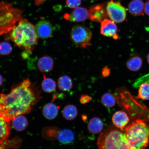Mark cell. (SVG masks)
<instances>
[{
    "label": "cell",
    "instance_id": "6da1fadb",
    "mask_svg": "<svg viewBox=\"0 0 149 149\" xmlns=\"http://www.w3.org/2000/svg\"><path fill=\"white\" fill-rule=\"evenodd\" d=\"M41 98L40 91L29 79L12 87L8 94H0V117L10 122L18 115L30 112Z\"/></svg>",
    "mask_w": 149,
    "mask_h": 149
},
{
    "label": "cell",
    "instance_id": "7a4b0ae2",
    "mask_svg": "<svg viewBox=\"0 0 149 149\" xmlns=\"http://www.w3.org/2000/svg\"><path fill=\"white\" fill-rule=\"evenodd\" d=\"M9 33L8 38L21 49L31 51L37 44L35 27L25 19H20Z\"/></svg>",
    "mask_w": 149,
    "mask_h": 149
},
{
    "label": "cell",
    "instance_id": "3957f363",
    "mask_svg": "<svg viewBox=\"0 0 149 149\" xmlns=\"http://www.w3.org/2000/svg\"><path fill=\"white\" fill-rule=\"evenodd\" d=\"M131 149H145L149 143V126L144 120H137L125 129Z\"/></svg>",
    "mask_w": 149,
    "mask_h": 149
},
{
    "label": "cell",
    "instance_id": "277c9868",
    "mask_svg": "<svg viewBox=\"0 0 149 149\" xmlns=\"http://www.w3.org/2000/svg\"><path fill=\"white\" fill-rule=\"evenodd\" d=\"M98 149H131L125 133L110 127L98 137Z\"/></svg>",
    "mask_w": 149,
    "mask_h": 149
},
{
    "label": "cell",
    "instance_id": "5b68a950",
    "mask_svg": "<svg viewBox=\"0 0 149 149\" xmlns=\"http://www.w3.org/2000/svg\"><path fill=\"white\" fill-rule=\"evenodd\" d=\"M92 37L90 29L84 26H74L71 31V40L75 45L79 47L85 48L88 46Z\"/></svg>",
    "mask_w": 149,
    "mask_h": 149
},
{
    "label": "cell",
    "instance_id": "8992f818",
    "mask_svg": "<svg viewBox=\"0 0 149 149\" xmlns=\"http://www.w3.org/2000/svg\"><path fill=\"white\" fill-rule=\"evenodd\" d=\"M16 11L6 6L4 14H0V36L9 33L20 20V14H14Z\"/></svg>",
    "mask_w": 149,
    "mask_h": 149
},
{
    "label": "cell",
    "instance_id": "52a82bcc",
    "mask_svg": "<svg viewBox=\"0 0 149 149\" xmlns=\"http://www.w3.org/2000/svg\"><path fill=\"white\" fill-rule=\"evenodd\" d=\"M108 16L115 23H122L125 20L126 12L125 8L118 2L112 0L108 2L106 6Z\"/></svg>",
    "mask_w": 149,
    "mask_h": 149
},
{
    "label": "cell",
    "instance_id": "ba28073f",
    "mask_svg": "<svg viewBox=\"0 0 149 149\" xmlns=\"http://www.w3.org/2000/svg\"><path fill=\"white\" fill-rule=\"evenodd\" d=\"M89 18L93 22H101L107 17L106 7L103 4L96 5L91 7L88 11Z\"/></svg>",
    "mask_w": 149,
    "mask_h": 149
},
{
    "label": "cell",
    "instance_id": "9c48e42d",
    "mask_svg": "<svg viewBox=\"0 0 149 149\" xmlns=\"http://www.w3.org/2000/svg\"><path fill=\"white\" fill-rule=\"evenodd\" d=\"M117 32L118 28L112 20L106 19L101 22L100 33L102 35L117 40L118 38Z\"/></svg>",
    "mask_w": 149,
    "mask_h": 149
},
{
    "label": "cell",
    "instance_id": "30bf717a",
    "mask_svg": "<svg viewBox=\"0 0 149 149\" xmlns=\"http://www.w3.org/2000/svg\"><path fill=\"white\" fill-rule=\"evenodd\" d=\"M37 37L40 38L45 39L52 36L53 27L49 22L42 20L39 22L35 27Z\"/></svg>",
    "mask_w": 149,
    "mask_h": 149
},
{
    "label": "cell",
    "instance_id": "8fae6325",
    "mask_svg": "<svg viewBox=\"0 0 149 149\" xmlns=\"http://www.w3.org/2000/svg\"><path fill=\"white\" fill-rule=\"evenodd\" d=\"M64 17L67 20L72 22L84 21L89 18L88 11L82 7L76 8L70 14H66Z\"/></svg>",
    "mask_w": 149,
    "mask_h": 149
},
{
    "label": "cell",
    "instance_id": "7c38bea8",
    "mask_svg": "<svg viewBox=\"0 0 149 149\" xmlns=\"http://www.w3.org/2000/svg\"><path fill=\"white\" fill-rule=\"evenodd\" d=\"M112 120L113 124L117 127L123 130L130 122L129 117L124 111H118L113 115Z\"/></svg>",
    "mask_w": 149,
    "mask_h": 149
},
{
    "label": "cell",
    "instance_id": "4fadbf2b",
    "mask_svg": "<svg viewBox=\"0 0 149 149\" xmlns=\"http://www.w3.org/2000/svg\"><path fill=\"white\" fill-rule=\"evenodd\" d=\"M54 61L49 56H44L39 58L37 63V67L40 71L47 72L51 71L54 67Z\"/></svg>",
    "mask_w": 149,
    "mask_h": 149
},
{
    "label": "cell",
    "instance_id": "5bb4252c",
    "mask_svg": "<svg viewBox=\"0 0 149 149\" xmlns=\"http://www.w3.org/2000/svg\"><path fill=\"white\" fill-rule=\"evenodd\" d=\"M59 107L53 102H49L45 104L42 109L44 116L48 120L54 119L58 114Z\"/></svg>",
    "mask_w": 149,
    "mask_h": 149
},
{
    "label": "cell",
    "instance_id": "9a60e30c",
    "mask_svg": "<svg viewBox=\"0 0 149 149\" xmlns=\"http://www.w3.org/2000/svg\"><path fill=\"white\" fill-rule=\"evenodd\" d=\"M144 5L142 0H132L128 5L130 13L134 16L143 15L144 11Z\"/></svg>",
    "mask_w": 149,
    "mask_h": 149
},
{
    "label": "cell",
    "instance_id": "2e32d148",
    "mask_svg": "<svg viewBox=\"0 0 149 149\" xmlns=\"http://www.w3.org/2000/svg\"><path fill=\"white\" fill-rule=\"evenodd\" d=\"M10 132V123L0 117V145H4L3 143L9 137Z\"/></svg>",
    "mask_w": 149,
    "mask_h": 149
},
{
    "label": "cell",
    "instance_id": "e0dca14e",
    "mask_svg": "<svg viewBox=\"0 0 149 149\" xmlns=\"http://www.w3.org/2000/svg\"><path fill=\"white\" fill-rule=\"evenodd\" d=\"M88 131L93 134H97L101 132L104 128L103 121L98 117L91 118L88 124Z\"/></svg>",
    "mask_w": 149,
    "mask_h": 149
},
{
    "label": "cell",
    "instance_id": "ac0fdd59",
    "mask_svg": "<svg viewBox=\"0 0 149 149\" xmlns=\"http://www.w3.org/2000/svg\"><path fill=\"white\" fill-rule=\"evenodd\" d=\"M57 139L62 144H67L72 143L74 139V135L72 130L68 129L59 130Z\"/></svg>",
    "mask_w": 149,
    "mask_h": 149
},
{
    "label": "cell",
    "instance_id": "d6986e66",
    "mask_svg": "<svg viewBox=\"0 0 149 149\" xmlns=\"http://www.w3.org/2000/svg\"><path fill=\"white\" fill-rule=\"evenodd\" d=\"M57 84L59 89L64 92L70 91L73 86L72 80L68 75L60 76L58 80Z\"/></svg>",
    "mask_w": 149,
    "mask_h": 149
},
{
    "label": "cell",
    "instance_id": "ffe728a7",
    "mask_svg": "<svg viewBox=\"0 0 149 149\" xmlns=\"http://www.w3.org/2000/svg\"><path fill=\"white\" fill-rule=\"evenodd\" d=\"M12 125L14 129L18 131H22L27 127L28 122L23 115H18L13 119Z\"/></svg>",
    "mask_w": 149,
    "mask_h": 149
},
{
    "label": "cell",
    "instance_id": "44dd1931",
    "mask_svg": "<svg viewBox=\"0 0 149 149\" xmlns=\"http://www.w3.org/2000/svg\"><path fill=\"white\" fill-rule=\"evenodd\" d=\"M64 118L68 120H72L75 119L78 115L77 107L72 104L67 105L64 107L62 111Z\"/></svg>",
    "mask_w": 149,
    "mask_h": 149
},
{
    "label": "cell",
    "instance_id": "7402d4cb",
    "mask_svg": "<svg viewBox=\"0 0 149 149\" xmlns=\"http://www.w3.org/2000/svg\"><path fill=\"white\" fill-rule=\"evenodd\" d=\"M142 59L137 56H134L128 59L127 62V66L128 69L132 71H137L142 66Z\"/></svg>",
    "mask_w": 149,
    "mask_h": 149
},
{
    "label": "cell",
    "instance_id": "603a6c76",
    "mask_svg": "<svg viewBox=\"0 0 149 149\" xmlns=\"http://www.w3.org/2000/svg\"><path fill=\"white\" fill-rule=\"evenodd\" d=\"M41 85L44 92L49 93L54 92L56 87L55 81L51 78L46 77L45 75H43Z\"/></svg>",
    "mask_w": 149,
    "mask_h": 149
},
{
    "label": "cell",
    "instance_id": "cb8c5ba5",
    "mask_svg": "<svg viewBox=\"0 0 149 149\" xmlns=\"http://www.w3.org/2000/svg\"><path fill=\"white\" fill-rule=\"evenodd\" d=\"M116 102V96L111 93H106L102 95L100 101L102 105L108 108L114 107Z\"/></svg>",
    "mask_w": 149,
    "mask_h": 149
},
{
    "label": "cell",
    "instance_id": "d4e9b609",
    "mask_svg": "<svg viewBox=\"0 0 149 149\" xmlns=\"http://www.w3.org/2000/svg\"><path fill=\"white\" fill-rule=\"evenodd\" d=\"M137 97L142 100H149V83L141 84L139 87Z\"/></svg>",
    "mask_w": 149,
    "mask_h": 149
},
{
    "label": "cell",
    "instance_id": "484cf974",
    "mask_svg": "<svg viewBox=\"0 0 149 149\" xmlns=\"http://www.w3.org/2000/svg\"><path fill=\"white\" fill-rule=\"evenodd\" d=\"M12 46L9 42H3L0 43V55H8L12 53Z\"/></svg>",
    "mask_w": 149,
    "mask_h": 149
},
{
    "label": "cell",
    "instance_id": "4316f807",
    "mask_svg": "<svg viewBox=\"0 0 149 149\" xmlns=\"http://www.w3.org/2000/svg\"><path fill=\"white\" fill-rule=\"evenodd\" d=\"M81 0H66V4L70 8H76L81 4Z\"/></svg>",
    "mask_w": 149,
    "mask_h": 149
},
{
    "label": "cell",
    "instance_id": "83f0119b",
    "mask_svg": "<svg viewBox=\"0 0 149 149\" xmlns=\"http://www.w3.org/2000/svg\"><path fill=\"white\" fill-rule=\"evenodd\" d=\"M92 99V97L88 95H82L80 98V102L82 104H86L90 102Z\"/></svg>",
    "mask_w": 149,
    "mask_h": 149
},
{
    "label": "cell",
    "instance_id": "f1b7e54d",
    "mask_svg": "<svg viewBox=\"0 0 149 149\" xmlns=\"http://www.w3.org/2000/svg\"><path fill=\"white\" fill-rule=\"evenodd\" d=\"M110 72L111 70L110 69L106 67L102 69V75L104 77H107L109 75Z\"/></svg>",
    "mask_w": 149,
    "mask_h": 149
},
{
    "label": "cell",
    "instance_id": "f546056e",
    "mask_svg": "<svg viewBox=\"0 0 149 149\" xmlns=\"http://www.w3.org/2000/svg\"><path fill=\"white\" fill-rule=\"evenodd\" d=\"M31 51L26 50L23 52L22 54V57L24 59H26L29 58V56L31 55Z\"/></svg>",
    "mask_w": 149,
    "mask_h": 149
},
{
    "label": "cell",
    "instance_id": "4dcf8cb0",
    "mask_svg": "<svg viewBox=\"0 0 149 149\" xmlns=\"http://www.w3.org/2000/svg\"><path fill=\"white\" fill-rule=\"evenodd\" d=\"M144 11L145 13L149 16V0H148L144 5Z\"/></svg>",
    "mask_w": 149,
    "mask_h": 149
},
{
    "label": "cell",
    "instance_id": "1f68e13d",
    "mask_svg": "<svg viewBox=\"0 0 149 149\" xmlns=\"http://www.w3.org/2000/svg\"><path fill=\"white\" fill-rule=\"evenodd\" d=\"M3 83V78L1 74H0V87L2 85Z\"/></svg>",
    "mask_w": 149,
    "mask_h": 149
},
{
    "label": "cell",
    "instance_id": "d6a6232c",
    "mask_svg": "<svg viewBox=\"0 0 149 149\" xmlns=\"http://www.w3.org/2000/svg\"><path fill=\"white\" fill-rule=\"evenodd\" d=\"M147 60H148V62L149 64V53L148 56V57H147Z\"/></svg>",
    "mask_w": 149,
    "mask_h": 149
},
{
    "label": "cell",
    "instance_id": "836d02e7",
    "mask_svg": "<svg viewBox=\"0 0 149 149\" xmlns=\"http://www.w3.org/2000/svg\"><path fill=\"white\" fill-rule=\"evenodd\" d=\"M3 146H4V145H1V146H0V149H4L3 148Z\"/></svg>",
    "mask_w": 149,
    "mask_h": 149
}]
</instances>
